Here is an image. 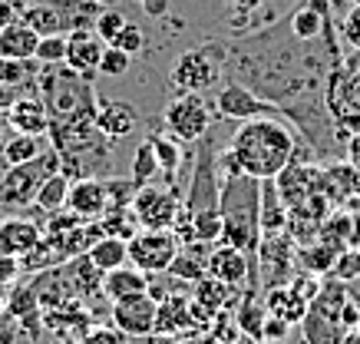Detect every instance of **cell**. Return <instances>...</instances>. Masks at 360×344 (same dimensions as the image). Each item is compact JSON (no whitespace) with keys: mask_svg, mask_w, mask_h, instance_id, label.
<instances>
[{"mask_svg":"<svg viewBox=\"0 0 360 344\" xmlns=\"http://www.w3.org/2000/svg\"><path fill=\"white\" fill-rule=\"evenodd\" d=\"M172 232L179 242H221V172L212 149V139H198V159L192 169V182L186 189V205L175 219Z\"/></svg>","mask_w":360,"mask_h":344,"instance_id":"1","label":"cell"},{"mask_svg":"<svg viewBox=\"0 0 360 344\" xmlns=\"http://www.w3.org/2000/svg\"><path fill=\"white\" fill-rule=\"evenodd\" d=\"M229 149L238 159L245 176L264 182V179H278L295 163L297 136L278 116H255V120H245L231 133Z\"/></svg>","mask_w":360,"mask_h":344,"instance_id":"2","label":"cell"},{"mask_svg":"<svg viewBox=\"0 0 360 344\" xmlns=\"http://www.w3.org/2000/svg\"><path fill=\"white\" fill-rule=\"evenodd\" d=\"M221 242L258 262L262 248V182L245 176L221 179Z\"/></svg>","mask_w":360,"mask_h":344,"instance_id":"3","label":"cell"},{"mask_svg":"<svg viewBox=\"0 0 360 344\" xmlns=\"http://www.w3.org/2000/svg\"><path fill=\"white\" fill-rule=\"evenodd\" d=\"M37 93L44 96L50 122L56 126H77V122H96V89L86 77H79L66 63L44 67L37 77Z\"/></svg>","mask_w":360,"mask_h":344,"instance_id":"4","label":"cell"},{"mask_svg":"<svg viewBox=\"0 0 360 344\" xmlns=\"http://www.w3.org/2000/svg\"><path fill=\"white\" fill-rule=\"evenodd\" d=\"M60 153L53 146H46L44 155H37L33 163H23V166H7L4 176H0V205H33L37 202V192L46 179L60 172Z\"/></svg>","mask_w":360,"mask_h":344,"instance_id":"5","label":"cell"},{"mask_svg":"<svg viewBox=\"0 0 360 344\" xmlns=\"http://www.w3.org/2000/svg\"><path fill=\"white\" fill-rule=\"evenodd\" d=\"M165 133H172L179 143H198L205 139L212 129V106L205 103L202 93H175L172 100L165 103Z\"/></svg>","mask_w":360,"mask_h":344,"instance_id":"6","label":"cell"},{"mask_svg":"<svg viewBox=\"0 0 360 344\" xmlns=\"http://www.w3.org/2000/svg\"><path fill=\"white\" fill-rule=\"evenodd\" d=\"M221 77V53H212V46H192L169 70V83L175 93H205Z\"/></svg>","mask_w":360,"mask_h":344,"instance_id":"7","label":"cell"},{"mask_svg":"<svg viewBox=\"0 0 360 344\" xmlns=\"http://www.w3.org/2000/svg\"><path fill=\"white\" fill-rule=\"evenodd\" d=\"M179 235L172 229H139L129 238V265L142 268L146 275H165L179 255Z\"/></svg>","mask_w":360,"mask_h":344,"instance_id":"8","label":"cell"},{"mask_svg":"<svg viewBox=\"0 0 360 344\" xmlns=\"http://www.w3.org/2000/svg\"><path fill=\"white\" fill-rule=\"evenodd\" d=\"M186 205V192H179L169 182V186H142L136 192V199H132V212H136V219H139L142 229H172L175 219H179V212Z\"/></svg>","mask_w":360,"mask_h":344,"instance_id":"9","label":"cell"},{"mask_svg":"<svg viewBox=\"0 0 360 344\" xmlns=\"http://www.w3.org/2000/svg\"><path fill=\"white\" fill-rule=\"evenodd\" d=\"M208 275L225 281V285H245V291H255V295H264L262 288V272H258V262H251L241 248L235 245H225V242H215V248L208 252Z\"/></svg>","mask_w":360,"mask_h":344,"instance_id":"10","label":"cell"},{"mask_svg":"<svg viewBox=\"0 0 360 344\" xmlns=\"http://www.w3.org/2000/svg\"><path fill=\"white\" fill-rule=\"evenodd\" d=\"M155 314H159V301L149 291H142V295L112 301L110 324L129 338H146V334H155Z\"/></svg>","mask_w":360,"mask_h":344,"instance_id":"11","label":"cell"},{"mask_svg":"<svg viewBox=\"0 0 360 344\" xmlns=\"http://www.w3.org/2000/svg\"><path fill=\"white\" fill-rule=\"evenodd\" d=\"M215 110H219L221 120H255V116H271L278 106L271 100H264L258 96L255 89H248L245 83L238 79H229L225 87L219 89V96H215Z\"/></svg>","mask_w":360,"mask_h":344,"instance_id":"12","label":"cell"},{"mask_svg":"<svg viewBox=\"0 0 360 344\" xmlns=\"http://www.w3.org/2000/svg\"><path fill=\"white\" fill-rule=\"evenodd\" d=\"M295 245L291 235H274V238H262L258 248V272H262V288L271 285H288V278L295 272Z\"/></svg>","mask_w":360,"mask_h":344,"instance_id":"13","label":"cell"},{"mask_svg":"<svg viewBox=\"0 0 360 344\" xmlns=\"http://www.w3.org/2000/svg\"><path fill=\"white\" fill-rule=\"evenodd\" d=\"M103 53H106V44L99 40L93 27H79V30L66 34V67L79 73V77L93 79V73H99Z\"/></svg>","mask_w":360,"mask_h":344,"instance_id":"14","label":"cell"},{"mask_svg":"<svg viewBox=\"0 0 360 344\" xmlns=\"http://www.w3.org/2000/svg\"><path fill=\"white\" fill-rule=\"evenodd\" d=\"M66 209H73L83 222H99L110 212V192H106V179L83 176L70 186V199Z\"/></svg>","mask_w":360,"mask_h":344,"instance_id":"15","label":"cell"},{"mask_svg":"<svg viewBox=\"0 0 360 344\" xmlns=\"http://www.w3.org/2000/svg\"><path fill=\"white\" fill-rule=\"evenodd\" d=\"M44 225L37 222V219H27V215H11V219H4L0 222V252H7V255H30L37 245L44 242Z\"/></svg>","mask_w":360,"mask_h":344,"instance_id":"16","label":"cell"},{"mask_svg":"<svg viewBox=\"0 0 360 344\" xmlns=\"http://www.w3.org/2000/svg\"><path fill=\"white\" fill-rule=\"evenodd\" d=\"M155 334H175L186 338L195 334V318H192V295L186 291H172L159 301V314H155Z\"/></svg>","mask_w":360,"mask_h":344,"instance_id":"17","label":"cell"},{"mask_svg":"<svg viewBox=\"0 0 360 344\" xmlns=\"http://www.w3.org/2000/svg\"><path fill=\"white\" fill-rule=\"evenodd\" d=\"M7 122L17 133H30V136H46L50 133V110L40 93H23L20 100L7 110Z\"/></svg>","mask_w":360,"mask_h":344,"instance_id":"18","label":"cell"},{"mask_svg":"<svg viewBox=\"0 0 360 344\" xmlns=\"http://www.w3.org/2000/svg\"><path fill=\"white\" fill-rule=\"evenodd\" d=\"M96 129L106 136L110 143H122L126 136H132L139 129V113L126 100H110L96 110Z\"/></svg>","mask_w":360,"mask_h":344,"instance_id":"19","label":"cell"},{"mask_svg":"<svg viewBox=\"0 0 360 344\" xmlns=\"http://www.w3.org/2000/svg\"><path fill=\"white\" fill-rule=\"evenodd\" d=\"M307 305H311V301H307L291 281H288V285H271V288H264V308H268V314H278V318L288 321L291 328L304 321Z\"/></svg>","mask_w":360,"mask_h":344,"instance_id":"20","label":"cell"},{"mask_svg":"<svg viewBox=\"0 0 360 344\" xmlns=\"http://www.w3.org/2000/svg\"><path fill=\"white\" fill-rule=\"evenodd\" d=\"M37 46H40V34L23 17L0 30V60H37Z\"/></svg>","mask_w":360,"mask_h":344,"instance_id":"21","label":"cell"},{"mask_svg":"<svg viewBox=\"0 0 360 344\" xmlns=\"http://www.w3.org/2000/svg\"><path fill=\"white\" fill-rule=\"evenodd\" d=\"M288 225H291V209L284 205L281 192H278V182L264 179L262 182V238L284 235Z\"/></svg>","mask_w":360,"mask_h":344,"instance_id":"22","label":"cell"},{"mask_svg":"<svg viewBox=\"0 0 360 344\" xmlns=\"http://www.w3.org/2000/svg\"><path fill=\"white\" fill-rule=\"evenodd\" d=\"M149 285H153V275H146V272L136 265H120L103 275V295L110 301L142 295V291H149Z\"/></svg>","mask_w":360,"mask_h":344,"instance_id":"23","label":"cell"},{"mask_svg":"<svg viewBox=\"0 0 360 344\" xmlns=\"http://www.w3.org/2000/svg\"><path fill=\"white\" fill-rule=\"evenodd\" d=\"M169 275L179 278V281H188V285H195L198 278H205L208 275V245L205 242L182 245L172 268H169Z\"/></svg>","mask_w":360,"mask_h":344,"instance_id":"24","label":"cell"},{"mask_svg":"<svg viewBox=\"0 0 360 344\" xmlns=\"http://www.w3.org/2000/svg\"><path fill=\"white\" fill-rule=\"evenodd\" d=\"M264 318H268V308H264V295L245 291V295H241V301H238V311H235V324H238L241 338H248V341H262Z\"/></svg>","mask_w":360,"mask_h":344,"instance_id":"25","label":"cell"},{"mask_svg":"<svg viewBox=\"0 0 360 344\" xmlns=\"http://www.w3.org/2000/svg\"><path fill=\"white\" fill-rule=\"evenodd\" d=\"M301 338H304V344H340L344 328H340L338 318H330V314L307 305V314L301 321Z\"/></svg>","mask_w":360,"mask_h":344,"instance_id":"26","label":"cell"},{"mask_svg":"<svg viewBox=\"0 0 360 344\" xmlns=\"http://www.w3.org/2000/svg\"><path fill=\"white\" fill-rule=\"evenodd\" d=\"M46 146H50L46 136L13 133V136H7V143L0 146V159H4L7 166H23V163H33L37 155H44Z\"/></svg>","mask_w":360,"mask_h":344,"instance_id":"27","label":"cell"},{"mask_svg":"<svg viewBox=\"0 0 360 344\" xmlns=\"http://www.w3.org/2000/svg\"><path fill=\"white\" fill-rule=\"evenodd\" d=\"M86 255H89V262L106 275V272H112V268L129 265V242H126V238H116V235H103Z\"/></svg>","mask_w":360,"mask_h":344,"instance_id":"28","label":"cell"},{"mask_svg":"<svg viewBox=\"0 0 360 344\" xmlns=\"http://www.w3.org/2000/svg\"><path fill=\"white\" fill-rule=\"evenodd\" d=\"M192 298H195L198 305L212 308L215 314H221V311L235 301V285H225V281H219V278L205 275V278H198L195 285H192Z\"/></svg>","mask_w":360,"mask_h":344,"instance_id":"29","label":"cell"},{"mask_svg":"<svg viewBox=\"0 0 360 344\" xmlns=\"http://www.w3.org/2000/svg\"><path fill=\"white\" fill-rule=\"evenodd\" d=\"M324 4H307V7H297L295 17H291V37L295 40H314V37L324 34Z\"/></svg>","mask_w":360,"mask_h":344,"instance_id":"30","label":"cell"},{"mask_svg":"<svg viewBox=\"0 0 360 344\" xmlns=\"http://www.w3.org/2000/svg\"><path fill=\"white\" fill-rule=\"evenodd\" d=\"M70 186H73V179L66 176V172H53V176L46 179L44 186H40V192H37V209L44 212H60L66 209V199H70Z\"/></svg>","mask_w":360,"mask_h":344,"instance_id":"31","label":"cell"},{"mask_svg":"<svg viewBox=\"0 0 360 344\" xmlns=\"http://www.w3.org/2000/svg\"><path fill=\"white\" fill-rule=\"evenodd\" d=\"M162 172V166H159V159H155V149L149 139H142L139 146H136V155H132V169H129V179L136 182V186H149V182H155V176Z\"/></svg>","mask_w":360,"mask_h":344,"instance_id":"32","label":"cell"},{"mask_svg":"<svg viewBox=\"0 0 360 344\" xmlns=\"http://www.w3.org/2000/svg\"><path fill=\"white\" fill-rule=\"evenodd\" d=\"M149 143H153L162 172L165 176H175V169L182 166V159H186V149H182L186 143H179L172 133H155V136H149Z\"/></svg>","mask_w":360,"mask_h":344,"instance_id":"33","label":"cell"},{"mask_svg":"<svg viewBox=\"0 0 360 344\" xmlns=\"http://www.w3.org/2000/svg\"><path fill=\"white\" fill-rule=\"evenodd\" d=\"M99 225H103V235H116V238H126V242L142 229L139 219H136V212H132V205H126V209H110L99 219Z\"/></svg>","mask_w":360,"mask_h":344,"instance_id":"34","label":"cell"},{"mask_svg":"<svg viewBox=\"0 0 360 344\" xmlns=\"http://www.w3.org/2000/svg\"><path fill=\"white\" fill-rule=\"evenodd\" d=\"M40 70L37 60H0V83H11L17 89H27L37 83Z\"/></svg>","mask_w":360,"mask_h":344,"instance_id":"35","label":"cell"},{"mask_svg":"<svg viewBox=\"0 0 360 344\" xmlns=\"http://www.w3.org/2000/svg\"><path fill=\"white\" fill-rule=\"evenodd\" d=\"M37 63H40V67L66 63V34L40 37V46H37Z\"/></svg>","mask_w":360,"mask_h":344,"instance_id":"36","label":"cell"},{"mask_svg":"<svg viewBox=\"0 0 360 344\" xmlns=\"http://www.w3.org/2000/svg\"><path fill=\"white\" fill-rule=\"evenodd\" d=\"M126 17H122L120 11H99V17H96V23H93V30L99 34V40L106 46H112L116 44V37L122 34V27H126Z\"/></svg>","mask_w":360,"mask_h":344,"instance_id":"37","label":"cell"},{"mask_svg":"<svg viewBox=\"0 0 360 344\" xmlns=\"http://www.w3.org/2000/svg\"><path fill=\"white\" fill-rule=\"evenodd\" d=\"M129 63H132L129 53H122L120 46H106V53H103V60H99V73L110 77V79H120V77H126Z\"/></svg>","mask_w":360,"mask_h":344,"instance_id":"38","label":"cell"},{"mask_svg":"<svg viewBox=\"0 0 360 344\" xmlns=\"http://www.w3.org/2000/svg\"><path fill=\"white\" fill-rule=\"evenodd\" d=\"M334 262H338V265H334V278H338V281L350 285L354 278H360V252L357 248H344V252H338Z\"/></svg>","mask_w":360,"mask_h":344,"instance_id":"39","label":"cell"},{"mask_svg":"<svg viewBox=\"0 0 360 344\" xmlns=\"http://www.w3.org/2000/svg\"><path fill=\"white\" fill-rule=\"evenodd\" d=\"M340 37H344V44L360 53V4H354L347 13H344V20H340Z\"/></svg>","mask_w":360,"mask_h":344,"instance_id":"40","label":"cell"},{"mask_svg":"<svg viewBox=\"0 0 360 344\" xmlns=\"http://www.w3.org/2000/svg\"><path fill=\"white\" fill-rule=\"evenodd\" d=\"M112 46H120L122 53H129V56H136L146 46V34H142V27H136V23H126L122 27V34L116 37V44Z\"/></svg>","mask_w":360,"mask_h":344,"instance_id":"41","label":"cell"},{"mask_svg":"<svg viewBox=\"0 0 360 344\" xmlns=\"http://www.w3.org/2000/svg\"><path fill=\"white\" fill-rule=\"evenodd\" d=\"M291 338V324L281 321L278 314H268L264 318V331H262V344H284Z\"/></svg>","mask_w":360,"mask_h":344,"instance_id":"42","label":"cell"},{"mask_svg":"<svg viewBox=\"0 0 360 344\" xmlns=\"http://www.w3.org/2000/svg\"><path fill=\"white\" fill-rule=\"evenodd\" d=\"M23 265L17 255H7V252H0V291H7L17 285V278H20Z\"/></svg>","mask_w":360,"mask_h":344,"instance_id":"43","label":"cell"},{"mask_svg":"<svg viewBox=\"0 0 360 344\" xmlns=\"http://www.w3.org/2000/svg\"><path fill=\"white\" fill-rule=\"evenodd\" d=\"M291 285H295V288L301 291V295H304L307 301H314V298H317V291H321V285H324V281H317V278L311 275V272H307V275H297L295 281H291Z\"/></svg>","mask_w":360,"mask_h":344,"instance_id":"44","label":"cell"},{"mask_svg":"<svg viewBox=\"0 0 360 344\" xmlns=\"http://www.w3.org/2000/svg\"><path fill=\"white\" fill-rule=\"evenodd\" d=\"M23 96V89L11 87V83H0V110H11L13 103Z\"/></svg>","mask_w":360,"mask_h":344,"instance_id":"45","label":"cell"},{"mask_svg":"<svg viewBox=\"0 0 360 344\" xmlns=\"http://www.w3.org/2000/svg\"><path fill=\"white\" fill-rule=\"evenodd\" d=\"M347 163L354 166V172H357V179H360V129L347 139Z\"/></svg>","mask_w":360,"mask_h":344,"instance_id":"46","label":"cell"},{"mask_svg":"<svg viewBox=\"0 0 360 344\" xmlns=\"http://www.w3.org/2000/svg\"><path fill=\"white\" fill-rule=\"evenodd\" d=\"M17 17H20V13H17V4H13V0H0V30L11 27Z\"/></svg>","mask_w":360,"mask_h":344,"instance_id":"47","label":"cell"},{"mask_svg":"<svg viewBox=\"0 0 360 344\" xmlns=\"http://www.w3.org/2000/svg\"><path fill=\"white\" fill-rule=\"evenodd\" d=\"M149 344H186V341L175 338V334H149Z\"/></svg>","mask_w":360,"mask_h":344,"instance_id":"48","label":"cell"},{"mask_svg":"<svg viewBox=\"0 0 360 344\" xmlns=\"http://www.w3.org/2000/svg\"><path fill=\"white\" fill-rule=\"evenodd\" d=\"M146 11L149 13H165V0H146Z\"/></svg>","mask_w":360,"mask_h":344,"instance_id":"49","label":"cell"},{"mask_svg":"<svg viewBox=\"0 0 360 344\" xmlns=\"http://www.w3.org/2000/svg\"><path fill=\"white\" fill-rule=\"evenodd\" d=\"M340 344H360V331H347L340 338Z\"/></svg>","mask_w":360,"mask_h":344,"instance_id":"50","label":"cell"},{"mask_svg":"<svg viewBox=\"0 0 360 344\" xmlns=\"http://www.w3.org/2000/svg\"><path fill=\"white\" fill-rule=\"evenodd\" d=\"M53 344H79V341H77V338H66V334H56Z\"/></svg>","mask_w":360,"mask_h":344,"instance_id":"51","label":"cell"},{"mask_svg":"<svg viewBox=\"0 0 360 344\" xmlns=\"http://www.w3.org/2000/svg\"><path fill=\"white\" fill-rule=\"evenodd\" d=\"M241 7H258V4H262V0H238Z\"/></svg>","mask_w":360,"mask_h":344,"instance_id":"52","label":"cell"},{"mask_svg":"<svg viewBox=\"0 0 360 344\" xmlns=\"http://www.w3.org/2000/svg\"><path fill=\"white\" fill-rule=\"evenodd\" d=\"M7 311V301H4V291H0V314Z\"/></svg>","mask_w":360,"mask_h":344,"instance_id":"53","label":"cell"},{"mask_svg":"<svg viewBox=\"0 0 360 344\" xmlns=\"http://www.w3.org/2000/svg\"><path fill=\"white\" fill-rule=\"evenodd\" d=\"M96 4H99V7H106V4H110V0H96Z\"/></svg>","mask_w":360,"mask_h":344,"instance_id":"54","label":"cell"},{"mask_svg":"<svg viewBox=\"0 0 360 344\" xmlns=\"http://www.w3.org/2000/svg\"><path fill=\"white\" fill-rule=\"evenodd\" d=\"M4 143H7V139H4V136H0V146H4Z\"/></svg>","mask_w":360,"mask_h":344,"instance_id":"55","label":"cell"},{"mask_svg":"<svg viewBox=\"0 0 360 344\" xmlns=\"http://www.w3.org/2000/svg\"><path fill=\"white\" fill-rule=\"evenodd\" d=\"M0 176H4V169H0Z\"/></svg>","mask_w":360,"mask_h":344,"instance_id":"56","label":"cell"},{"mask_svg":"<svg viewBox=\"0 0 360 344\" xmlns=\"http://www.w3.org/2000/svg\"><path fill=\"white\" fill-rule=\"evenodd\" d=\"M354 4H360V0H354Z\"/></svg>","mask_w":360,"mask_h":344,"instance_id":"57","label":"cell"},{"mask_svg":"<svg viewBox=\"0 0 360 344\" xmlns=\"http://www.w3.org/2000/svg\"><path fill=\"white\" fill-rule=\"evenodd\" d=\"M139 4H146V0H139Z\"/></svg>","mask_w":360,"mask_h":344,"instance_id":"58","label":"cell"},{"mask_svg":"<svg viewBox=\"0 0 360 344\" xmlns=\"http://www.w3.org/2000/svg\"><path fill=\"white\" fill-rule=\"evenodd\" d=\"M357 331H360V324H357Z\"/></svg>","mask_w":360,"mask_h":344,"instance_id":"59","label":"cell"}]
</instances>
